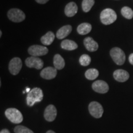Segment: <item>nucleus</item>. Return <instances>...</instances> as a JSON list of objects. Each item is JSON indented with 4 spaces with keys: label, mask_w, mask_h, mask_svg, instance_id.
I'll return each mask as SVG.
<instances>
[{
    "label": "nucleus",
    "mask_w": 133,
    "mask_h": 133,
    "mask_svg": "<svg viewBox=\"0 0 133 133\" xmlns=\"http://www.w3.org/2000/svg\"><path fill=\"white\" fill-rule=\"evenodd\" d=\"M26 65L29 68H35V69L39 70L41 69L43 66V62L41 59L38 57H28L25 60Z\"/></svg>",
    "instance_id": "1a4fd4ad"
},
{
    "label": "nucleus",
    "mask_w": 133,
    "mask_h": 133,
    "mask_svg": "<svg viewBox=\"0 0 133 133\" xmlns=\"http://www.w3.org/2000/svg\"><path fill=\"white\" fill-rule=\"evenodd\" d=\"M57 74V69L56 68L48 66L42 70L40 73V76L45 79H52L56 77Z\"/></svg>",
    "instance_id": "f8f14e48"
},
{
    "label": "nucleus",
    "mask_w": 133,
    "mask_h": 133,
    "mask_svg": "<svg viewBox=\"0 0 133 133\" xmlns=\"http://www.w3.org/2000/svg\"><path fill=\"white\" fill-rule=\"evenodd\" d=\"M35 1L39 4H45L49 0H35Z\"/></svg>",
    "instance_id": "bb28decb"
},
{
    "label": "nucleus",
    "mask_w": 133,
    "mask_h": 133,
    "mask_svg": "<svg viewBox=\"0 0 133 133\" xmlns=\"http://www.w3.org/2000/svg\"><path fill=\"white\" fill-rule=\"evenodd\" d=\"M78 11V6L75 3L70 2L68 3L65 8V14L69 17L74 16Z\"/></svg>",
    "instance_id": "dca6fc26"
},
{
    "label": "nucleus",
    "mask_w": 133,
    "mask_h": 133,
    "mask_svg": "<svg viewBox=\"0 0 133 133\" xmlns=\"http://www.w3.org/2000/svg\"><path fill=\"white\" fill-rule=\"evenodd\" d=\"M114 77L115 80L118 82H125L129 79V74L128 71L124 70H116L114 72Z\"/></svg>",
    "instance_id": "ddd939ff"
},
{
    "label": "nucleus",
    "mask_w": 133,
    "mask_h": 133,
    "mask_svg": "<svg viewBox=\"0 0 133 133\" xmlns=\"http://www.w3.org/2000/svg\"><path fill=\"white\" fill-rule=\"evenodd\" d=\"M57 109L53 105H49L45 109L44 112V117L46 121L52 122L57 116Z\"/></svg>",
    "instance_id": "9b49d317"
},
{
    "label": "nucleus",
    "mask_w": 133,
    "mask_h": 133,
    "mask_svg": "<svg viewBox=\"0 0 133 133\" xmlns=\"http://www.w3.org/2000/svg\"><path fill=\"white\" fill-rule=\"evenodd\" d=\"M46 133H56V132L52 130H49V131H48L47 132H46Z\"/></svg>",
    "instance_id": "c756f323"
},
{
    "label": "nucleus",
    "mask_w": 133,
    "mask_h": 133,
    "mask_svg": "<svg viewBox=\"0 0 133 133\" xmlns=\"http://www.w3.org/2000/svg\"><path fill=\"white\" fill-rule=\"evenodd\" d=\"M29 54L31 56L38 57L47 54L48 52V49L45 46L40 45H33L28 49Z\"/></svg>",
    "instance_id": "6e6552de"
},
{
    "label": "nucleus",
    "mask_w": 133,
    "mask_h": 133,
    "mask_svg": "<svg viewBox=\"0 0 133 133\" xmlns=\"http://www.w3.org/2000/svg\"><path fill=\"white\" fill-rule=\"evenodd\" d=\"M92 88L95 92L101 94L107 93L109 90V86L107 83L102 80H97L93 83Z\"/></svg>",
    "instance_id": "9d476101"
},
{
    "label": "nucleus",
    "mask_w": 133,
    "mask_h": 133,
    "mask_svg": "<svg viewBox=\"0 0 133 133\" xmlns=\"http://www.w3.org/2000/svg\"><path fill=\"white\" fill-rule=\"evenodd\" d=\"M43 99V91L39 88H34L28 93L26 96V104L30 107H32L35 103L42 101Z\"/></svg>",
    "instance_id": "f257e3e1"
},
{
    "label": "nucleus",
    "mask_w": 133,
    "mask_h": 133,
    "mask_svg": "<svg viewBox=\"0 0 133 133\" xmlns=\"http://www.w3.org/2000/svg\"><path fill=\"white\" fill-rule=\"evenodd\" d=\"M110 54L116 64L118 65H122L124 64L126 60L125 54L120 48L118 47L112 48L110 51Z\"/></svg>",
    "instance_id": "20e7f679"
},
{
    "label": "nucleus",
    "mask_w": 133,
    "mask_h": 133,
    "mask_svg": "<svg viewBox=\"0 0 133 133\" xmlns=\"http://www.w3.org/2000/svg\"><path fill=\"white\" fill-rule=\"evenodd\" d=\"M99 76V71L96 69H89L85 72V76L88 79L94 80Z\"/></svg>",
    "instance_id": "412c9836"
},
{
    "label": "nucleus",
    "mask_w": 133,
    "mask_h": 133,
    "mask_svg": "<svg viewBox=\"0 0 133 133\" xmlns=\"http://www.w3.org/2000/svg\"><path fill=\"white\" fill-rule=\"evenodd\" d=\"M53 63H54V67L57 70L63 69L65 65L64 59L60 54L55 55L53 59Z\"/></svg>",
    "instance_id": "a211bd4d"
},
{
    "label": "nucleus",
    "mask_w": 133,
    "mask_h": 133,
    "mask_svg": "<svg viewBox=\"0 0 133 133\" xmlns=\"http://www.w3.org/2000/svg\"><path fill=\"white\" fill-rule=\"evenodd\" d=\"M55 35L52 31H48L44 36L41 38V41L44 45L49 46L52 43L54 40Z\"/></svg>",
    "instance_id": "6ab92c4d"
},
{
    "label": "nucleus",
    "mask_w": 133,
    "mask_h": 133,
    "mask_svg": "<svg viewBox=\"0 0 133 133\" xmlns=\"http://www.w3.org/2000/svg\"><path fill=\"white\" fill-rule=\"evenodd\" d=\"M94 0H83L82 9L84 12H88L94 6Z\"/></svg>",
    "instance_id": "4be33fe9"
},
{
    "label": "nucleus",
    "mask_w": 133,
    "mask_h": 133,
    "mask_svg": "<svg viewBox=\"0 0 133 133\" xmlns=\"http://www.w3.org/2000/svg\"><path fill=\"white\" fill-rule=\"evenodd\" d=\"M92 30V26L89 23H83L79 25L77 28V31L79 35H85L88 34Z\"/></svg>",
    "instance_id": "aec40b11"
},
{
    "label": "nucleus",
    "mask_w": 133,
    "mask_h": 133,
    "mask_svg": "<svg viewBox=\"0 0 133 133\" xmlns=\"http://www.w3.org/2000/svg\"><path fill=\"white\" fill-rule=\"evenodd\" d=\"M121 13L122 16L127 19H131L133 17V11L131 8L124 6L121 9Z\"/></svg>",
    "instance_id": "5701e85b"
},
{
    "label": "nucleus",
    "mask_w": 133,
    "mask_h": 133,
    "mask_svg": "<svg viewBox=\"0 0 133 133\" xmlns=\"http://www.w3.org/2000/svg\"><path fill=\"white\" fill-rule=\"evenodd\" d=\"M0 133H10V132H9V131L8 130V129H3V130L1 131Z\"/></svg>",
    "instance_id": "cd10ccee"
},
{
    "label": "nucleus",
    "mask_w": 133,
    "mask_h": 133,
    "mask_svg": "<svg viewBox=\"0 0 133 133\" xmlns=\"http://www.w3.org/2000/svg\"><path fill=\"white\" fill-rule=\"evenodd\" d=\"M129 63L133 65V53H132V54H131L130 55H129Z\"/></svg>",
    "instance_id": "a878e982"
},
{
    "label": "nucleus",
    "mask_w": 133,
    "mask_h": 133,
    "mask_svg": "<svg viewBox=\"0 0 133 133\" xmlns=\"http://www.w3.org/2000/svg\"><path fill=\"white\" fill-rule=\"evenodd\" d=\"M100 18H101V22L103 24L108 25L113 24L116 21L117 19V16L114 10L107 8L104 9L101 12Z\"/></svg>",
    "instance_id": "f03ea898"
},
{
    "label": "nucleus",
    "mask_w": 133,
    "mask_h": 133,
    "mask_svg": "<svg viewBox=\"0 0 133 133\" xmlns=\"http://www.w3.org/2000/svg\"><path fill=\"white\" fill-rule=\"evenodd\" d=\"M89 112L93 117L96 118H100L102 117L103 113H104V109L102 106L99 102L93 101L91 102L89 105Z\"/></svg>",
    "instance_id": "423d86ee"
},
{
    "label": "nucleus",
    "mask_w": 133,
    "mask_h": 133,
    "mask_svg": "<svg viewBox=\"0 0 133 133\" xmlns=\"http://www.w3.org/2000/svg\"><path fill=\"white\" fill-rule=\"evenodd\" d=\"M72 30V27L70 25H66L63 26L61 29L58 30L56 33V36L58 39H62L66 37Z\"/></svg>",
    "instance_id": "2eb2a0df"
},
{
    "label": "nucleus",
    "mask_w": 133,
    "mask_h": 133,
    "mask_svg": "<svg viewBox=\"0 0 133 133\" xmlns=\"http://www.w3.org/2000/svg\"><path fill=\"white\" fill-rule=\"evenodd\" d=\"M31 90V89H30L29 88H26V92H27V93H29Z\"/></svg>",
    "instance_id": "c85d7f7f"
},
{
    "label": "nucleus",
    "mask_w": 133,
    "mask_h": 133,
    "mask_svg": "<svg viewBox=\"0 0 133 133\" xmlns=\"http://www.w3.org/2000/svg\"><path fill=\"white\" fill-rule=\"evenodd\" d=\"M8 17L13 22L19 23L24 21L25 19V14L22 11L17 8H13L8 12Z\"/></svg>",
    "instance_id": "39448f33"
},
{
    "label": "nucleus",
    "mask_w": 133,
    "mask_h": 133,
    "mask_svg": "<svg viewBox=\"0 0 133 133\" xmlns=\"http://www.w3.org/2000/svg\"><path fill=\"white\" fill-rule=\"evenodd\" d=\"M5 115L11 122L15 124L21 123L24 119L22 113L15 108L8 109L5 111Z\"/></svg>",
    "instance_id": "7ed1b4c3"
},
{
    "label": "nucleus",
    "mask_w": 133,
    "mask_h": 133,
    "mask_svg": "<svg viewBox=\"0 0 133 133\" xmlns=\"http://www.w3.org/2000/svg\"><path fill=\"white\" fill-rule=\"evenodd\" d=\"M84 45L86 48V49L88 50L90 52H94L98 49L99 45L91 37H87L84 39Z\"/></svg>",
    "instance_id": "4468645a"
},
{
    "label": "nucleus",
    "mask_w": 133,
    "mask_h": 133,
    "mask_svg": "<svg viewBox=\"0 0 133 133\" xmlns=\"http://www.w3.org/2000/svg\"><path fill=\"white\" fill-rule=\"evenodd\" d=\"M15 133H34L31 129L24 126H17L14 128Z\"/></svg>",
    "instance_id": "393cba45"
},
{
    "label": "nucleus",
    "mask_w": 133,
    "mask_h": 133,
    "mask_svg": "<svg viewBox=\"0 0 133 133\" xmlns=\"http://www.w3.org/2000/svg\"><path fill=\"white\" fill-rule=\"evenodd\" d=\"M1 36H2V31H0V37H1Z\"/></svg>",
    "instance_id": "7c9ffc66"
},
{
    "label": "nucleus",
    "mask_w": 133,
    "mask_h": 133,
    "mask_svg": "<svg viewBox=\"0 0 133 133\" xmlns=\"http://www.w3.org/2000/svg\"><path fill=\"white\" fill-rule=\"evenodd\" d=\"M91 59L90 56L88 54H83L79 58V62L82 66H86L90 64Z\"/></svg>",
    "instance_id": "b1692460"
},
{
    "label": "nucleus",
    "mask_w": 133,
    "mask_h": 133,
    "mask_svg": "<svg viewBox=\"0 0 133 133\" xmlns=\"http://www.w3.org/2000/svg\"><path fill=\"white\" fill-rule=\"evenodd\" d=\"M61 48L67 51H73L78 48L77 44L72 40L70 39H65L61 43Z\"/></svg>",
    "instance_id": "f3484780"
},
{
    "label": "nucleus",
    "mask_w": 133,
    "mask_h": 133,
    "mask_svg": "<svg viewBox=\"0 0 133 133\" xmlns=\"http://www.w3.org/2000/svg\"><path fill=\"white\" fill-rule=\"evenodd\" d=\"M22 67V62L19 57H14L11 60L9 64V70L13 75L19 74Z\"/></svg>",
    "instance_id": "0eeeda50"
}]
</instances>
